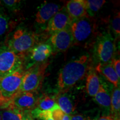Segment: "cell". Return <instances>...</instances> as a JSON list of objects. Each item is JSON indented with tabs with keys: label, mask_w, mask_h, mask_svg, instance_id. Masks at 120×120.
<instances>
[{
	"label": "cell",
	"mask_w": 120,
	"mask_h": 120,
	"mask_svg": "<svg viewBox=\"0 0 120 120\" xmlns=\"http://www.w3.org/2000/svg\"><path fill=\"white\" fill-rule=\"evenodd\" d=\"M70 120H86L85 118L81 115H76L71 116Z\"/></svg>",
	"instance_id": "28"
},
{
	"label": "cell",
	"mask_w": 120,
	"mask_h": 120,
	"mask_svg": "<svg viewBox=\"0 0 120 120\" xmlns=\"http://www.w3.org/2000/svg\"><path fill=\"white\" fill-rule=\"evenodd\" d=\"M111 111L114 115V118H119L120 111V86L114 88L111 94Z\"/></svg>",
	"instance_id": "18"
},
{
	"label": "cell",
	"mask_w": 120,
	"mask_h": 120,
	"mask_svg": "<svg viewBox=\"0 0 120 120\" xmlns=\"http://www.w3.org/2000/svg\"><path fill=\"white\" fill-rule=\"evenodd\" d=\"M115 49V38L110 33L105 32L97 37L94 47V53L98 64L111 62Z\"/></svg>",
	"instance_id": "5"
},
{
	"label": "cell",
	"mask_w": 120,
	"mask_h": 120,
	"mask_svg": "<svg viewBox=\"0 0 120 120\" xmlns=\"http://www.w3.org/2000/svg\"><path fill=\"white\" fill-rule=\"evenodd\" d=\"M47 66V62H43L25 72L22 81L21 92H32L36 91L42 82Z\"/></svg>",
	"instance_id": "7"
},
{
	"label": "cell",
	"mask_w": 120,
	"mask_h": 120,
	"mask_svg": "<svg viewBox=\"0 0 120 120\" xmlns=\"http://www.w3.org/2000/svg\"><path fill=\"white\" fill-rule=\"evenodd\" d=\"M72 21L85 17H89L82 0H71L64 7Z\"/></svg>",
	"instance_id": "13"
},
{
	"label": "cell",
	"mask_w": 120,
	"mask_h": 120,
	"mask_svg": "<svg viewBox=\"0 0 120 120\" xmlns=\"http://www.w3.org/2000/svg\"><path fill=\"white\" fill-rule=\"evenodd\" d=\"M100 80L96 71L90 70L87 73L86 89L90 96L94 97L101 86Z\"/></svg>",
	"instance_id": "16"
},
{
	"label": "cell",
	"mask_w": 120,
	"mask_h": 120,
	"mask_svg": "<svg viewBox=\"0 0 120 120\" xmlns=\"http://www.w3.org/2000/svg\"><path fill=\"white\" fill-rule=\"evenodd\" d=\"M1 1H0V5H1Z\"/></svg>",
	"instance_id": "34"
},
{
	"label": "cell",
	"mask_w": 120,
	"mask_h": 120,
	"mask_svg": "<svg viewBox=\"0 0 120 120\" xmlns=\"http://www.w3.org/2000/svg\"><path fill=\"white\" fill-rule=\"evenodd\" d=\"M115 120H120V118H115Z\"/></svg>",
	"instance_id": "32"
},
{
	"label": "cell",
	"mask_w": 120,
	"mask_h": 120,
	"mask_svg": "<svg viewBox=\"0 0 120 120\" xmlns=\"http://www.w3.org/2000/svg\"><path fill=\"white\" fill-rule=\"evenodd\" d=\"M97 120H115V118L111 116H104L101 117Z\"/></svg>",
	"instance_id": "29"
},
{
	"label": "cell",
	"mask_w": 120,
	"mask_h": 120,
	"mask_svg": "<svg viewBox=\"0 0 120 120\" xmlns=\"http://www.w3.org/2000/svg\"><path fill=\"white\" fill-rule=\"evenodd\" d=\"M88 16H94L106 3L105 0H82Z\"/></svg>",
	"instance_id": "19"
},
{
	"label": "cell",
	"mask_w": 120,
	"mask_h": 120,
	"mask_svg": "<svg viewBox=\"0 0 120 120\" xmlns=\"http://www.w3.org/2000/svg\"><path fill=\"white\" fill-rule=\"evenodd\" d=\"M57 106L55 99L49 96H45L39 100L36 108L42 111H51Z\"/></svg>",
	"instance_id": "21"
},
{
	"label": "cell",
	"mask_w": 120,
	"mask_h": 120,
	"mask_svg": "<svg viewBox=\"0 0 120 120\" xmlns=\"http://www.w3.org/2000/svg\"><path fill=\"white\" fill-rule=\"evenodd\" d=\"M71 115H66V114L65 116H64V120H70V119H71Z\"/></svg>",
	"instance_id": "30"
},
{
	"label": "cell",
	"mask_w": 120,
	"mask_h": 120,
	"mask_svg": "<svg viewBox=\"0 0 120 120\" xmlns=\"http://www.w3.org/2000/svg\"><path fill=\"white\" fill-rule=\"evenodd\" d=\"M36 38L34 34L26 29L16 30L8 43V47L19 56L23 57L34 46Z\"/></svg>",
	"instance_id": "4"
},
{
	"label": "cell",
	"mask_w": 120,
	"mask_h": 120,
	"mask_svg": "<svg viewBox=\"0 0 120 120\" xmlns=\"http://www.w3.org/2000/svg\"><path fill=\"white\" fill-rule=\"evenodd\" d=\"M22 120H34L32 115L29 111H22Z\"/></svg>",
	"instance_id": "27"
},
{
	"label": "cell",
	"mask_w": 120,
	"mask_h": 120,
	"mask_svg": "<svg viewBox=\"0 0 120 120\" xmlns=\"http://www.w3.org/2000/svg\"><path fill=\"white\" fill-rule=\"evenodd\" d=\"M94 98L96 102L100 106L108 111H111V94L103 85H101Z\"/></svg>",
	"instance_id": "17"
},
{
	"label": "cell",
	"mask_w": 120,
	"mask_h": 120,
	"mask_svg": "<svg viewBox=\"0 0 120 120\" xmlns=\"http://www.w3.org/2000/svg\"><path fill=\"white\" fill-rule=\"evenodd\" d=\"M47 120H53L51 119V118H49V119H47Z\"/></svg>",
	"instance_id": "33"
},
{
	"label": "cell",
	"mask_w": 120,
	"mask_h": 120,
	"mask_svg": "<svg viewBox=\"0 0 120 120\" xmlns=\"http://www.w3.org/2000/svg\"><path fill=\"white\" fill-rule=\"evenodd\" d=\"M25 71L22 70L0 77V103L11 101L21 92V86Z\"/></svg>",
	"instance_id": "3"
},
{
	"label": "cell",
	"mask_w": 120,
	"mask_h": 120,
	"mask_svg": "<svg viewBox=\"0 0 120 120\" xmlns=\"http://www.w3.org/2000/svg\"><path fill=\"white\" fill-rule=\"evenodd\" d=\"M53 53L52 47L48 43H41L34 46L28 52L30 65L43 63Z\"/></svg>",
	"instance_id": "10"
},
{
	"label": "cell",
	"mask_w": 120,
	"mask_h": 120,
	"mask_svg": "<svg viewBox=\"0 0 120 120\" xmlns=\"http://www.w3.org/2000/svg\"><path fill=\"white\" fill-rule=\"evenodd\" d=\"M72 22L64 7H62L48 22L46 31L51 34L70 27Z\"/></svg>",
	"instance_id": "9"
},
{
	"label": "cell",
	"mask_w": 120,
	"mask_h": 120,
	"mask_svg": "<svg viewBox=\"0 0 120 120\" xmlns=\"http://www.w3.org/2000/svg\"><path fill=\"white\" fill-rule=\"evenodd\" d=\"M96 70L102 75L106 79L110 82L115 87L120 86V79H118L113 67L111 62L105 64H98Z\"/></svg>",
	"instance_id": "14"
},
{
	"label": "cell",
	"mask_w": 120,
	"mask_h": 120,
	"mask_svg": "<svg viewBox=\"0 0 120 120\" xmlns=\"http://www.w3.org/2000/svg\"><path fill=\"white\" fill-rule=\"evenodd\" d=\"M112 64L118 79H120V58H113L112 60Z\"/></svg>",
	"instance_id": "26"
},
{
	"label": "cell",
	"mask_w": 120,
	"mask_h": 120,
	"mask_svg": "<svg viewBox=\"0 0 120 120\" xmlns=\"http://www.w3.org/2000/svg\"><path fill=\"white\" fill-rule=\"evenodd\" d=\"M23 57L11 50L7 46L0 47V77L22 70Z\"/></svg>",
	"instance_id": "6"
},
{
	"label": "cell",
	"mask_w": 120,
	"mask_h": 120,
	"mask_svg": "<svg viewBox=\"0 0 120 120\" xmlns=\"http://www.w3.org/2000/svg\"><path fill=\"white\" fill-rule=\"evenodd\" d=\"M36 104V99L32 92H20L11 101V105L19 110L29 111Z\"/></svg>",
	"instance_id": "12"
},
{
	"label": "cell",
	"mask_w": 120,
	"mask_h": 120,
	"mask_svg": "<svg viewBox=\"0 0 120 120\" xmlns=\"http://www.w3.org/2000/svg\"><path fill=\"white\" fill-rule=\"evenodd\" d=\"M9 28V19L4 13L0 12V37L6 33Z\"/></svg>",
	"instance_id": "23"
},
{
	"label": "cell",
	"mask_w": 120,
	"mask_h": 120,
	"mask_svg": "<svg viewBox=\"0 0 120 120\" xmlns=\"http://www.w3.org/2000/svg\"><path fill=\"white\" fill-rule=\"evenodd\" d=\"M2 120H22V111L10 105L7 109L1 111Z\"/></svg>",
	"instance_id": "20"
},
{
	"label": "cell",
	"mask_w": 120,
	"mask_h": 120,
	"mask_svg": "<svg viewBox=\"0 0 120 120\" xmlns=\"http://www.w3.org/2000/svg\"><path fill=\"white\" fill-rule=\"evenodd\" d=\"M70 29L73 45L87 46L95 34L96 25L92 17H85L72 21Z\"/></svg>",
	"instance_id": "2"
},
{
	"label": "cell",
	"mask_w": 120,
	"mask_h": 120,
	"mask_svg": "<svg viewBox=\"0 0 120 120\" xmlns=\"http://www.w3.org/2000/svg\"><path fill=\"white\" fill-rule=\"evenodd\" d=\"M51 111V118L53 120H63L66 114L57 106Z\"/></svg>",
	"instance_id": "24"
},
{
	"label": "cell",
	"mask_w": 120,
	"mask_h": 120,
	"mask_svg": "<svg viewBox=\"0 0 120 120\" xmlns=\"http://www.w3.org/2000/svg\"><path fill=\"white\" fill-rule=\"evenodd\" d=\"M48 44L52 47L54 53L67 51L73 45V38L70 27L52 34Z\"/></svg>",
	"instance_id": "8"
},
{
	"label": "cell",
	"mask_w": 120,
	"mask_h": 120,
	"mask_svg": "<svg viewBox=\"0 0 120 120\" xmlns=\"http://www.w3.org/2000/svg\"><path fill=\"white\" fill-rule=\"evenodd\" d=\"M0 120H2V115H1V111H0Z\"/></svg>",
	"instance_id": "31"
},
{
	"label": "cell",
	"mask_w": 120,
	"mask_h": 120,
	"mask_svg": "<svg viewBox=\"0 0 120 120\" xmlns=\"http://www.w3.org/2000/svg\"><path fill=\"white\" fill-rule=\"evenodd\" d=\"M2 2L7 8L11 10H16L21 4V1L18 0H4Z\"/></svg>",
	"instance_id": "25"
},
{
	"label": "cell",
	"mask_w": 120,
	"mask_h": 120,
	"mask_svg": "<svg viewBox=\"0 0 120 120\" xmlns=\"http://www.w3.org/2000/svg\"><path fill=\"white\" fill-rule=\"evenodd\" d=\"M120 12H118L115 15L113 19L111 21V28L116 38H119L120 34Z\"/></svg>",
	"instance_id": "22"
},
{
	"label": "cell",
	"mask_w": 120,
	"mask_h": 120,
	"mask_svg": "<svg viewBox=\"0 0 120 120\" xmlns=\"http://www.w3.org/2000/svg\"><path fill=\"white\" fill-rule=\"evenodd\" d=\"M62 8L61 5L55 3H44L39 7L36 14V22L40 25L48 23L54 15Z\"/></svg>",
	"instance_id": "11"
},
{
	"label": "cell",
	"mask_w": 120,
	"mask_h": 120,
	"mask_svg": "<svg viewBox=\"0 0 120 120\" xmlns=\"http://www.w3.org/2000/svg\"><path fill=\"white\" fill-rule=\"evenodd\" d=\"M55 101L59 107L65 114L72 116L74 113L76 105L73 98L71 95L67 93H63L58 96Z\"/></svg>",
	"instance_id": "15"
},
{
	"label": "cell",
	"mask_w": 120,
	"mask_h": 120,
	"mask_svg": "<svg viewBox=\"0 0 120 120\" xmlns=\"http://www.w3.org/2000/svg\"><path fill=\"white\" fill-rule=\"evenodd\" d=\"M91 59L84 55L67 63L60 70L57 79L58 87L67 91L83 79L90 70Z\"/></svg>",
	"instance_id": "1"
}]
</instances>
